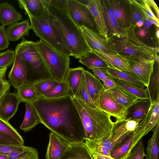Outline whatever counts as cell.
<instances>
[{
    "label": "cell",
    "mask_w": 159,
    "mask_h": 159,
    "mask_svg": "<svg viewBox=\"0 0 159 159\" xmlns=\"http://www.w3.org/2000/svg\"><path fill=\"white\" fill-rule=\"evenodd\" d=\"M135 27H129L120 37L110 38L109 41L114 54L123 58L154 60L158 58V48L149 46L137 37Z\"/></svg>",
    "instance_id": "4"
},
{
    "label": "cell",
    "mask_w": 159,
    "mask_h": 159,
    "mask_svg": "<svg viewBox=\"0 0 159 159\" xmlns=\"http://www.w3.org/2000/svg\"><path fill=\"white\" fill-rule=\"evenodd\" d=\"M25 146L7 145L0 143V154L8 155L11 153L23 150Z\"/></svg>",
    "instance_id": "44"
},
{
    "label": "cell",
    "mask_w": 159,
    "mask_h": 159,
    "mask_svg": "<svg viewBox=\"0 0 159 159\" xmlns=\"http://www.w3.org/2000/svg\"><path fill=\"white\" fill-rule=\"evenodd\" d=\"M7 68L5 67L0 69V79L5 78Z\"/></svg>",
    "instance_id": "54"
},
{
    "label": "cell",
    "mask_w": 159,
    "mask_h": 159,
    "mask_svg": "<svg viewBox=\"0 0 159 159\" xmlns=\"http://www.w3.org/2000/svg\"><path fill=\"white\" fill-rule=\"evenodd\" d=\"M90 70H92L93 75L97 77L103 83L109 77V75L106 73L105 69L98 68H92Z\"/></svg>",
    "instance_id": "47"
},
{
    "label": "cell",
    "mask_w": 159,
    "mask_h": 159,
    "mask_svg": "<svg viewBox=\"0 0 159 159\" xmlns=\"http://www.w3.org/2000/svg\"><path fill=\"white\" fill-rule=\"evenodd\" d=\"M11 87L9 82L4 78L0 79V101L9 91Z\"/></svg>",
    "instance_id": "46"
},
{
    "label": "cell",
    "mask_w": 159,
    "mask_h": 159,
    "mask_svg": "<svg viewBox=\"0 0 159 159\" xmlns=\"http://www.w3.org/2000/svg\"><path fill=\"white\" fill-rule=\"evenodd\" d=\"M85 70L81 66L70 68L65 79L71 92V95L75 97L80 84Z\"/></svg>",
    "instance_id": "26"
},
{
    "label": "cell",
    "mask_w": 159,
    "mask_h": 159,
    "mask_svg": "<svg viewBox=\"0 0 159 159\" xmlns=\"http://www.w3.org/2000/svg\"><path fill=\"white\" fill-rule=\"evenodd\" d=\"M93 159H115L110 156L100 154L92 155Z\"/></svg>",
    "instance_id": "53"
},
{
    "label": "cell",
    "mask_w": 159,
    "mask_h": 159,
    "mask_svg": "<svg viewBox=\"0 0 159 159\" xmlns=\"http://www.w3.org/2000/svg\"><path fill=\"white\" fill-rule=\"evenodd\" d=\"M84 75L88 91L97 108L99 93L104 87L101 81L90 72L85 70Z\"/></svg>",
    "instance_id": "23"
},
{
    "label": "cell",
    "mask_w": 159,
    "mask_h": 159,
    "mask_svg": "<svg viewBox=\"0 0 159 159\" xmlns=\"http://www.w3.org/2000/svg\"><path fill=\"white\" fill-rule=\"evenodd\" d=\"M151 104L149 99L138 100L127 109L126 119H143L149 109Z\"/></svg>",
    "instance_id": "27"
},
{
    "label": "cell",
    "mask_w": 159,
    "mask_h": 159,
    "mask_svg": "<svg viewBox=\"0 0 159 159\" xmlns=\"http://www.w3.org/2000/svg\"><path fill=\"white\" fill-rule=\"evenodd\" d=\"M20 103L16 93L8 92L0 101V117L8 121L16 114Z\"/></svg>",
    "instance_id": "18"
},
{
    "label": "cell",
    "mask_w": 159,
    "mask_h": 159,
    "mask_svg": "<svg viewBox=\"0 0 159 159\" xmlns=\"http://www.w3.org/2000/svg\"><path fill=\"white\" fill-rule=\"evenodd\" d=\"M159 30L158 28H157V29L156 33V36L158 40L159 39Z\"/></svg>",
    "instance_id": "59"
},
{
    "label": "cell",
    "mask_w": 159,
    "mask_h": 159,
    "mask_svg": "<svg viewBox=\"0 0 159 159\" xmlns=\"http://www.w3.org/2000/svg\"><path fill=\"white\" fill-rule=\"evenodd\" d=\"M44 1L51 20L70 56L79 59L91 52L80 28L69 16L65 9V5L57 7L49 4L46 0Z\"/></svg>",
    "instance_id": "2"
},
{
    "label": "cell",
    "mask_w": 159,
    "mask_h": 159,
    "mask_svg": "<svg viewBox=\"0 0 159 159\" xmlns=\"http://www.w3.org/2000/svg\"><path fill=\"white\" fill-rule=\"evenodd\" d=\"M86 6L93 18L98 32L109 41V38L105 21L101 1L89 0V3Z\"/></svg>",
    "instance_id": "17"
},
{
    "label": "cell",
    "mask_w": 159,
    "mask_h": 159,
    "mask_svg": "<svg viewBox=\"0 0 159 159\" xmlns=\"http://www.w3.org/2000/svg\"><path fill=\"white\" fill-rule=\"evenodd\" d=\"M80 28L91 51H95L103 53H114L109 41L98 32L84 26H81Z\"/></svg>",
    "instance_id": "11"
},
{
    "label": "cell",
    "mask_w": 159,
    "mask_h": 159,
    "mask_svg": "<svg viewBox=\"0 0 159 159\" xmlns=\"http://www.w3.org/2000/svg\"><path fill=\"white\" fill-rule=\"evenodd\" d=\"M91 52L106 62L110 67L127 72L129 71L128 64L125 58L115 54L103 53L95 51Z\"/></svg>",
    "instance_id": "22"
},
{
    "label": "cell",
    "mask_w": 159,
    "mask_h": 159,
    "mask_svg": "<svg viewBox=\"0 0 159 159\" xmlns=\"http://www.w3.org/2000/svg\"><path fill=\"white\" fill-rule=\"evenodd\" d=\"M8 159H39L38 152L35 148L25 146L21 151L11 153L8 155Z\"/></svg>",
    "instance_id": "38"
},
{
    "label": "cell",
    "mask_w": 159,
    "mask_h": 159,
    "mask_svg": "<svg viewBox=\"0 0 159 159\" xmlns=\"http://www.w3.org/2000/svg\"><path fill=\"white\" fill-rule=\"evenodd\" d=\"M125 59L129 68V70L127 73L138 80L147 88L153 71L155 60L139 58Z\"/></svg>",
    "instance_id": "10"
},
{
    "label": "cell",
    "mask_w": 159,
    "mask_h": 159,
    "mask_svg": "<svg viewBox=\"0 0 159 159\" xmlns=\"http://www.w3.org/2000/svg\"><path fill=\"white\" fill-rule=\"evenodd\" d=\"M25 11V14L29 17L31 29L40 40L58 52L70 56L65 48L58 32L51 20L46 5L44 15L41 18L35 17L27 11Z\"/></svg>",
    "instance_id": "6"
},
{
    "label": "cell",
    "mask_w": 159,
    "mask_h": 159,
    "mask_svg": "<svg viewBox=\"0 0 159 159\" xmlns=\"http://www.w3.org/2000/svg\"><path fill=\"white\" fill-rule=\"evenodd\" d=\"M145 156L143 143L141 139L134 148L127 159H143Z\"/></svg>",
    "instance_id": "42"
},
{
    "label": "cell",
    "mask_w": 159,
    "mask_h": 159,
    "mask_svg": "<svg viewBox=\"0 0 159 159\" xmlns=\"http://www.w3.org/2000/svg\"><path fill=\"white\" fill-rule=\"evenodd\" d=\"M79 62L90 69L92 68L105 69L109 66L91 51L79 59Z\"/></svg>",
    "instance_id": "35"
},
{
    "label": "cell",
    "mask_w": 159,
    "mask_h": 159,
    "mask_svg": "<svg viewBox=\"0 0 159 159\" xmlns=\"http://www.w3.org/2000/svg\"><path fill=\"white\" fill-rule=\"evenodd\" d=\"M15 53L13 66L8 77L11 85L17 89L25 83L27 70L23 61L16 53Z\"/></svg>",
    "instance_id": "14"
},
{
    "label": "cell",
    "mask_w": 159,
    "mask_h": 159,
    "mask_svg": "<svg viewBox=\"0 0 159 159\" xmlns=\"http://www.w3.org/2000/svg\"><path fill=\"white\" fill-rule=\"evenodd\" d=\"M147 2L155 12V15L157 18L159 19V10L158 7L155 2L153 0H146Z\"/></svg>",
    "instance_id": "51"
},
{
    "label": "cell",
    "mask_w": 159,
    "mask_h": 159,
    "mask_svg": "<svg viewBox=\"0 0 159 159\" xmlns=\"http://www.w3.org/2000/svg\"><path fill=\"white\" fill-rule=\"evenodd\" d=\"M143 22L142 21H139L136 23V25L138 27H141L143 25Z\"/></svg>",
    "instance_id": "57"
},
{
    "label": "cell",
    "mask_w": 159,
    "mask_h": 159,
    "mask_svg": "<svg viewBox=\"0 0 159 159\" xmlns=\"http://www.w3.org/2000/svg\"><path fill=\"white\" fill-rule=\"evenodd\" d=\"M152 24H154L157 28H159V24L150 18L143 22V25L144 28L146 29L150 27Z\"/></svg>",
    "instance_id": "52"
},
{
    "label": "cell",
    "mask_w": 159,
    "mask_h": 159,
    "mask_svg": "<svg viewBox=\"0 0 159 159\" xmlns=\"http://www.w3.org/2000/svg\"><path fill=\"white\" fill-rule=\"evenodd\" d=\"M71 97L84 128L85 140L99 142L110 137L114 124L111 116L75 97Z\"/></svg>",
    "instance_id": "3"
},
{
    "label": "cell",
    "mask_w": 159,
    "mask_h": 159,
    "mask_svg": "<svg viewBox=\"0 0 159 159\" xmlns=\"http://www.w3.org/2000/svg\"><path fill=\"white\" fill-rule=\"evenodd\" d=\"M25 62L27 74L25 84H34L44 80L54 79L34 42L24 38L14 51Z\"/></svg>",
    "instance_id": "5"
},
{
    "label": "cell",
    "mask_w": 159,
    "mask_h": 159,
    "mask_svg": "<svg viewBox=\"0 0 159 159\" xmlns=\"http://www.w3.org/2000/svg\"><path fill=\"white\" fill-rule=\"evenodd\" d=\"M75 97L83 101L91 107L97 108L88 91L84 73L76 96Z\"/></svg>",
    "instance_id": "40"
},
{
    "label": "cell",
    "mask_w": 159,
    "mask_h": 159,
    "mask_svg": "<svg viewBox=\"0 0 159 159\" xmlns=\"http://www.w3.org/2000/svg\"><path fill=\"white\" fill-rule=\"evenodd\" d=\"M59 159H93L84 142L72 143Z\"/></svg>",
    "instance_id": "19"
},
{
    "label": "cell",
    "mask_w": 159,
    "mask_h": 159,
    "mask_svg": "<svg viewBox=\"0 0 159 159\" xmlns=\"http://www.w3.org/2000/svg\"><path fill=\"white\" fill-rule=\"evenodd\" d=\"M78 2L84 5L87 6L89 3V0H77Z\"/></svg>",
    "instance_id": "55"
},
{
    "label": "cell",
    "mask_w": 159,
    "mask_h": 159,
    "mask_svg": "<svg viewBox=\"0 0 159 159\" xmlns=\"http://www.w3.org/2000/svg\"><path fill=\"white\" fill-rule=\"evenodd\" d=\"M20 8L27 11L36 18L42 17L46 8L44 0H19Z\"/></svg>",
    "instance_id": "25"
},
{
    "label": "cell",
    "mask_w": 159,
    "mask_h": 159,
    "mask_svg": "<svg viewBox=\"0 0 159 159\" xmlns=\"http://www.w3.org/2000/svg\"><path fill=\"white\" fill-rule=\"evenodd\" d=\"M106 89L120 104L127 109L138 100L117 85L112 89Z\"/></svg>",
    "instance_id": "28"
},
{
    "label": "cell",
    "mask_w": 159,
    "mask_h": 159,
    "mask_svg": "<svg viewBox=\"0 0 159 159\" xmlns=\"http://www.w3.org/2000/svg\"><path fill=\"white\" fill-rule=\"evenodd\" d=\"M0 159H8V155L0 154Z\"/></svg>",
    "instance_id": "58"
},
{
    "label": "cell",
    "mask_w": 159,
    "mask_h": 159,
    "mask_svg": "<svg viewBox=\"0 0 159 159\" xmlns=\"http://www.w3.org/2000/svg\"><path fill=\"white\" fill-rule=\"evenodd\" d=\"M30 30H31L30 25L29 19H27L20 22L9 25L6 31L9 40L14 42L25 36H28Z\"/></svg>",
    "instance_id": "21"
},
{
    "label": "cell",
    "mask_w": 159,
    "mask_h": 159,
    "mask_svg": "<svg viewBox=\"0 0 159 159\" xmlns=\"http://www.w3.org/2000/svg\"><path fill=\"white\" fill-rule=\"evenodd\" d=\"M16 89V93L20 102L32 103L39 98L33 84H25Z\"/></svg>",
    "instance_id": "32"
},
{
    "label": "cell",
    "mask_w": 159,
    "mask_h": 159,
    "mask_svg": "<svg viewBox=\"0 0 159 159\" xmlns=\"http://www.w3.org/2000/svg\"><path fill=\"white\" fill-rule=\"evenodd\" d=\"M151 104L148 111L134 131L141 138L159 123V99Z\"/></svg>",
    "instance_id": "12"
},
{
    "label": "cell",
    "mask_w": 159,
    "mask_h": 159,
    "mask_svg": "<svg viewBox=\"0 0 159 159\" xmlns=\"http://www.w3.org/2000/svg\"><path fill=\"white\" fill-rule=\"evenodd\" d=\"M109 1L119 26L125 30L130 25L129 0H109Z\"/></svg>",
    "instance_id": "16"
},
{
    "label": "cell",
    "mask_w": 159,
    "mask_h": 159,
    "mask_svg": "<svg viewBox=\"0 0 159 159\" xmlns=\"http://www.w3.org/2000/svg\"><path fill=\"white\" fill-rule=\"evenodd\" d=\"M153 71L150 78L148 86L146 88L151 103L159 99V62L156 61Z\"/></svg>",
    "instance_id": "29"
},
{
    "label": "cell",
    "mask_w": 159,
    "mask_h": 159,
    "mask_svg": "<svg viewBox=\"0 0 159 159\" xmlns=\"http://www.w3.org/2000/svg\"><path fill=\"white\" fill-rule=\"evenodd\" d=\"M142 119H134L131 120L126 119L125 127L129 132L132 133L137 128Z\"/></svg>",
    "instance_id": "48"
},
{
    "label": "cell",
    "mask_w": 159,
    "mask_h": 159,
    "mask_svg": "<svg viewBox=\"0 0 159 159\" xmlns=\"http://www.w3.org/2000/svg\"><path fill=\"white\" fill-rule=\"evenodd\" d=\"M40 123L69 142H84V128L71 95L57 98H39L32 103Z\"/></svg>",
    "instance_id": "1"
},
{
    "label": "cell",
    "mask_w": 159,
    "mask_h": 159,
    "mask_svg": "<svg viewBox=\"0 0 159 159\" xmlns=\"http://www.w3.org/2000/svg\"><path fill=\"white\" fill-rule=\"evenodd\" d=\"M0 143L10 145H22L13 138L0 133Z\"/></svg>",
    "instance_id": "49"
},
{
    "label": "cell",
    "mask_w": 159,
    "mask_h": 159,
    "mask_svg": "<svg viewBox=\"0 0 159 159\" xmlns=\"http://www.w3.org/2000/svg\"><path fill=\"white\" fill-rule=\"evenodd\" d=\"M105 71L107 75L114 80H121L134 85L141 88H145L146 87L142 83L126 72L111 67L105 69Z\"/></svg>",
    "instance_id": "30"
},
{
    "label": "cell",
    "mask_w": 159,
    "mask_h": 159,
    "mask_svg": "<svg viewBox=\"0 0 159 159\" xmlns=\"http://www.w3.org/2000/svg\"><path fill=\"white\" fill-rule=\"evenodd\" d=\"M71 143L61 136L51 132L49 135L46 159H59Z\"/></svg>",
    "instance_id": "15"
},
{
    "label": "cell",
    "mask_w": 159,
    "mask_h": 159,
    "mask_svg": "<svg viewBox=\"0 0 159 159\" xmlns=\"http://www.w3.org/2000/svg\"><path fill=\"white\" fill-rule=\"evenodd\" d=\"M129 3L130 25L129 27H136L139 21L144 22L149 18L145 14L136 0H128Z\"/></svg>",
    "instance_id": "34"
},
{
    "label": "cell",
    "mask_w": 159,
    "mask_h": 159,
    "mask_svg": "<svg viewBox=\"0 0 159 159\" xmlns=\"http://www.w3.org/2000/svg\"><path fill=\"white\" fill-rule=\"evenodd\" d=\"M152 134L146 148L147 159H159V123L152 130Z\"/></svg>",
    "instance_id": "31"
},
{
    "label": "cell",
    "mask_w": 159,
    "mask_h": 159,
    "mask_svg": "<svg viewBox=\"0 0 159 159\" xmlns=\"http://www.w3.org/2000/svg\"><path fill=\"white\" fill-rule=\"evenodd\" d=\"M139 30V34L141 36H144L146 35V31L144 29Z\"/></svg>",
    "instance_id": "56"
},
{
    "label": "cell",
    "mask_w": 159,
    "mask_h": 159,
    "mask_svg": "<svg viewBox=\"0 0 159 159\" xmlns=\"http://www.w3.org/2000/svg\"><path fill=\"white\" fill-rule=\"evenodd\" d=\"M115 80L117 86L138 100L149 99L146 88L142 89L121 80Z\"/></svg>",
    "instance_id": "33"
},
{
    "label": "cell",
    "mask_w": 159,
    "mask_h": 159,
    "mask_svg": "<svg viewBox=\"0 0 159 159\" xmlns=\"http://www.w3.org/2000/svg\"><path fill=\"white\" fill-rule=\"evenodd\" d=\"M145 14L150 18L159 24V19L156 17L146 0H136Z\"/></svg>",
    "instance_id": "43"
},
{
    "label": "cell",
    "mask_w": 159,
    "mask_h": 159,
    "mask_svg": "<svg viewBox=\"0 0 159 159\" xmlns=\"http://www.w3.org/2000/svg\"><path fill=\"white\" fill-rule=\"evenodd\" d=\"M97 108L115 117L116 121L126 120L127 109L120 104L104 87L99 93Z\"/></svg>",
    "instance_id": "9"
},
{
    "label": "cell",
    "mask_w": 159,
    "mask_h": 159,
    "mask_svg": "<svg viewBox=\"0 0 159 159\" xmlns=\"http://www.w3.org/2000/svg\"><path fill=\"white\" fill-rule=\"evenodd\" d=\"M22 15L7 2L0 3V23L5 26L18 22L22 19Z\"/></svg>",
    "instance_id": "20"
},
{
    "label": "cell",
    "mask_w": 159,
    "mask_h": 159,
    "mask_svg": "<svg viewBox=\"0 0 159 159\" xmlns=\"http://www.w3.org/2000/svg\"><path fill=\"white\" fill-rule=\"evenodd\" d=\"M70 95V91L65 80L60 82L49 92L45 94L40 98H57Z\"/></svg>",
    "instance_id": "36"
},
{
    "label": "cell",
    "mask_w": 159,
    "mask_h": 159,
    "mask_svg": "<svg viewBox=\"0 0 159 159\" xmlns=\"http://www.w3.org/2000/svg\"><path fill=\"white\" fill-rule=\"evenodd\" d=\"M15 56L14 51L11 49L0 53V69L10 66L13 63Z\"/></svg>",
    "instance_id": "41"
},
{
    "label": "cell",
    "mask_w": 159,
    "mask_h": 159,
    "mask_svg": "<svg viewBox=\"0 0 159 159\" xmlns=\"http://www.w3.org/2000/svg\"><path fill=\"white\" fill-rule=\"evenodd\" d=\"M25 111L23 120L20 127L24 132L30 131L39 124L40 120L34 107L32 103L25 102Z\"/></svg>",
    "instance_id": "24"
},
{
    "label": "cell",
    "mask_w": 159,
    "mask_h": 159,
    "mask_svg": "<svg viewBox=\"0 0 159 159\" xmlns=\"http://www.w3.org/2000/svg\"><path fill=\"white\" fill-rule=\"evenodd\" d=\"M60 82L54 79H49L38 82L34 85L40 98L51 91Z\"/></svg>",
    "instance_id": "39"
},
{
    "label": "cell",
    "mask_w": 159,
    "mask_h": 159,
    "mask_svg": "<svg viewBox=\"0 0 159 159\" xmlns=\"http://www.w3.org/2000/svg\"><path fill=\"white\" fill-rule=\"evenodd\" d=\"M34 44L53 78L60 82L64 81L70 68V56L56 50L42 40Z\"/></svg>",
    "instance_id": "7"
},
{
    "label": "cell",
    "mask_w": 159,
    "mask_h": 159,
    "mask_svg": "<svg viewBox=\"0 0 159 159\" xmlns=\"http://www.w3.org/2000/svg\"><path fill=\"white\" fill-rule=\"evenodd\" d=\"M101 1L109 38L121 37L124 35L125 31L119 26L115 16L109 0Z\"/></svg>",
    "instance_id": "13"
},
{
    "label": "cell",
    "mask_w": 159,
    "mask_h": 159,
    "mask_svg": "<svg viewBox=\"0 0 159 159\" xmlns=\"http://www.w3.org/2000/svg\"><path fill=\"white\" fill-rule=\"evenodd\" d=\"M0 133L9 136L24 146V141L17 131L9 123L0 117Z\"/></svg>",
    "instance_id": "37"
},
{
    "label": "cell",
    "mask_w": 159,
    "mask_h": 159,
    "mask_svg": "<svg viewBox=\"0 0 159 159\" xmlns=\"http://www.w3.org/2000/svg\"><path fill=\"white\" fill-rule=\"evenodd\" d=\"M65 9L78 27L84 26L98 32L93 18L86 6L77 0H66Z\"/></svg>",
    "instance_id": "8"
},
{
    "label": "cell",
    "mask_w": 159,
    "mask_h": 159,
    "mask_svg": "<svg viewBox=\"0 0 159 159\" xmlns=\"http://www.w3.org/2000/svg\"><path fill=\"white\" fill-rule=\"evenodd\" d=\"M9 45L5 27L0 25V51L7 48Z\"/></svg>",
    "instance_id": "45"
},
{
    "label": "cell",
    "mask_w": 159,
    "mask_h": 159,
    "mask_svg": "<svg viewBox=\"0 0 159 159\" xmlns=\"http://www.w3.org/2000/svg\"><path fill=\"white\" fill-rule=\"evenodd\" d=\"M103 84L104 88L106 89H112L117 86L115 80L109 76L103 83Z\"/></svg>",
    "instance_id": "50"
}]
</instances>
